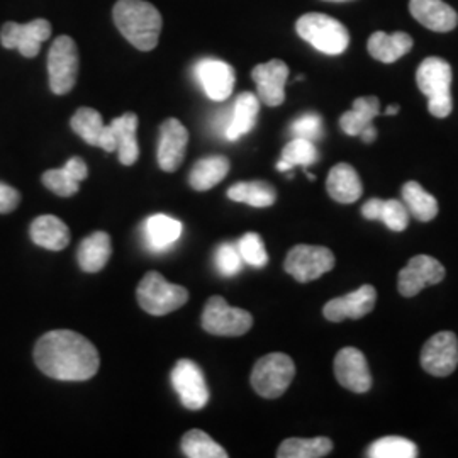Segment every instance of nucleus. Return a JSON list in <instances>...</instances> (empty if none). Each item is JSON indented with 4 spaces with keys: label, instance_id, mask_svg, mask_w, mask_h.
<instances>
[{
    "label": "nucleus",
    "instance_id": "c756f323",
    "mask_svg": "<svg viewBox=\"0 0 458 458\" xmlns=\"http://www.w3.org/2000/svg\"><path fill=\"white\" fill-rule=\"evenodd\" d=\"M380 113V102L376 96L355 98L352 111L340 117V126L348 136H360L363 130L372 126V121Z\"/></svg>",
    "mask_w": 458,
    "mask_h": 458
},
{
    "label": "nucleus",
    "instance_id": "58836bf2",
    "mask_svg": "<svg viewBox=\"0 0 458 458\" xmlns=\"http://www.w3.org/2000/svg\"><path fill=\"white\" fill-rule=\"evenodd\" d=\"M291 131L294 134V138H304L314 143L323 136V119L316 113L302 114L293 123Z\"/></svg>",
    "mask_w": 458,
    "mask_h": 458
},
{
    "label": "nucleus",
    "instance_id": "7ed1b4c3",
    "mask_svg": "<svg viewBox=\"0 0 458 458\" xmlns=\"http://www.w3.org/2000/svg\"><path fill=\"white\" fill-rule=\"evenodd\" d=\"M416 83L428 98V111L435 117H448L454 109L452 66L438 56L426 58L416 72Z\"/></svg>",
    "mask_w": 458,
    "mask_h": 458
},
{
    "label": "nucleus",
    "instance_id": "39448f33",
    "mask_svg": "<svg viewBox=\"0 0 458 458\" xmlns=\"http://www.w3.org/2000/svg\"><path fill=\"white\" fill-rule=\"evenodd\" d=\"M138 302L143 311L153 316H165L177 311L189 301L185 287L170 284L158 272H148L138 285Z\"/></svg>",
    "mask_w": 458,
    "mask_h": 458
},
{
    "label": "nucleus",
    "instance_id": "393cba45",
    "mask_svg": "<svg viewBox=\"0 0 458 458\" xmlns=\"http://www.w3.org/2000/svg\"><path fill=\"white\" fill-rule=\"evenodd\" d=\"M113 246H111V238L107 233L98 231L83 240L79 251H77V260L87 274H98L100 272L111 259Z\"/></svg>",
    "mask_w": 458,
    "mask_h": 458
},
{
    "label": "nucleus",
    "instance_id": "f257e3e1",
    "mask_svg": "<svg viewBox=\"0 0 458 458\" xmlns=\"http://www.w3.org/2000/svg\"><path fill=\"white\" fill-rule=\"evenodd\" d=\"M34 361L45 376L65 382L89 380L100 365L98 348L70 329H55L41 336L34 346Z\"/></svg>",
    "mask_w": 458,
    "mask_h": 458
},
{
    "label": "nucleus",
    "instance_id": "b1692460",
    "mask_svg": "<svg viewBox=\"0 0 458 458\" xmlns=\"http://www.w3.org/2000/svg\"><path fill=\"white\" fill-rule=\"evenodd\" d=\"M260 111V98L251 92H243L234 100L233 113H231V123H229L226 140L236 141L242 136L251 131L257 124V117Z\"/></svg>",
    "mask_w": 458,
    "mask_h": 458
},
{
    "label": "nucleus",
    "instance_id": "2f4dec72",
    "mask_svg": "<svg viewBox=\"0 0 458 458\" xmlns=\"http://www.w3.org/2000/svg\"><path fill=\"white\" fill-rule=\"evenodd\" d=\"M403 199L411 216H414L418 221H433L438 214V200L429 192H426L418 182L411 181L404 183Z\"/></svg>",
    "mask_w": 458,
    "mask_h": 458
},
{
    "label": "nucleus",
    "instance_id": "6e6552de",
    "mask_svg": "<svg viewBox=\"0 0 458 458\" xmlns=\"http://www.w3.org/2000/svg\"><path fill=\"white\" fill-rule=\"evenodd\" d=\"M253 327V316L245 310L231 308L226 299L214 295L202 312V327L216 336H242Z\"/></svg>",
    "mask_w": 458,
    "mask_h": 458
},
{
    "label": "nucleus",
    "instance_id": "f03ea898",
    "mask_svg": "<svg viewBox=\"0 0 458 458\" xmlns=\"http://www.w3.org/2000/svg\"><path fill=\"white\" fill-rule=\"evenodd\" d=\"M115 26L134 48H157L162 33V14L147 0H117L113 11Z\"/></svg>",
    "mask_w": 458,
    "mask_h": 458
},
{
    "label": "nucleus",
    "instance_id": "412c9836",
    "mask_svg": "<svg viewBox=\"0 0 458 458\" xmlns=\"http://www.w3.org/2000/svg\"><path fill=\"white\" fill-rule=\"evenodd\" d=\"M89 175V168L82 158L73 157L66 162L64 168L48 170L43 174V183L56 196L70 197L79 192L81 182Z\"/></svg>",
    "mask_w": 458,
    "mask_h": 458
},
{
    "label": "nucleus",
    "instance_id": "e433bc0d",
    "mask_svg": "<svg viewBox=\"0 0 458 458\" xmlns=\"http://www.w3.org/2000/svg\"><path fill=\"white\" fill-rule=\"evenodd\" d=\"M378 221H382L394 233H401L410 225V211L401 200H382Z\"/></svg>",
    "mask_w": 458,
    "mask_h": 458
},
{
    "label": "nucleus",
    "instance_id": "4c0bfd02",
    "mask_svg": "<svg viewBox=\"0 0 458 458\" xmlns=\"http://www.w3.org/2000/svg\"><path fill=\"white\" fill-rule=\"evenodd\" d=\"M238 251L243 262L251 267L262 268L268 262V255L259 233H246L245 236H242L238 242Z\"/></svg>",
    "mask_w": 458,
    "mask_h": 458
},
{
    "label": "nucleus",
    "instance_id": "a211bd4d",
    "mask_svg": "<svg viewBox=\"0 0 458 458\" xmlns=\"http://www.w3.org/2000/svg\"><path fill=\"white\" fill-rule=\"evenodd\" d=\"M196 75L208 98L216 102H223L233 94L236 77L233 66L213 58L200 60L196 66Z\"/></svg>",
    "mask_w": 458,
    "mask_h": 458
},
{
    "label": "nucleus",
    "instance_id": "9d476101",
    "mask_svg": "<svg viewBox=\"0 0 458 458\" xmlns=\"http://www.w3.org/2000/svg\"><path fill=\"white\" fill-rule=\"evenodd\" d=\"M51 36V24L47 19H34L28 24L5 22L0 31V43L7 49H19L26 58H34L41 45Z\"/></svg>",
    "mask_w": 458,
    "mask_h": 458
},
{
    "label": "nucleus",
    "instance_id": "473e14b6",
    "mask_svg": "<svg viewBox=\"0 0 458 458\" xmlns=\"http://www.w3.org/2000/svg\"><path fill=\"white\" fill-rule=\"evenodd\" d=\"M333 450V442L327 437L316 438H287L278 446V458H321Z\"/></svg>",
    "mask_w": 458,
    "mask_h": 458
},
{
    "label": "nucleus",
    "instance_id": "f8f14e48",
    "mask_svg": "<svg viewBox=\"0 0 458 458\" xmlns=\"http://www.w3.org/2000/svg\"><path fill=\"white\" fill-rule=\"evenodd\" d=\"M172 384L181 403L191 411L202 410L209 401V391L202 370L192 360H179L172 370Z\"/></svg>",
    "mask_w": 458,
    "mask_h": 458
},
{
    "label": "nucleus",
    "instance_id": "5701e85b",
    "mask_svg": "<svg viewBox=\"0 0 458 458\" xmlns=\"http://www.w3.org/2000/svg\"><path fill=\"white\" fill-rule=\"evenodd\" d=\"M34 245L47 248L51 251H60L70 243V229L56 216H39L31 223L30 229Z\"/></svg>",
    "mask_w": 458,
    "mask_h": 458
},
{
    "label": "nucleus",
    "instance_id": "f704fd0d",
    "mask_svg": "<svg viewBox=\"0 0 458 458\" xmlns=\"http://www.w3.org/2000/svg\"><path fill=\"white\" fill-rule=\"evenodd\" d=\"M418 454V446L403 437H384L367 450V457L370 458H414Z\"/></svg>",
    "mask_w": 458,
    "mask_h": 458
},
{
    "label": "nucleus",
    "instance_id": "4468645a",
    "mask_svg": "<svg viewBox=\"0 0 458 458\" xmlns=\"http://www.w3.org/2000/svg\"><path fill=\"white\" fill-rule=\"evenodd\" d=\"M335 377L352 393H367L372 387V374L367 359L353 346H346L335 357Z\"/></svg>",
    "mask_w": 458,
    "mask_h": 458
},
{
    "label": "nucleus",
    "instance_id": "423d86ee",
    "mask_svg": "<svg viewBox=\"0 0 458 458\" xmlns=\"http://www.w3.org/2000/svg\"><path fill=\"white\" fill-rule=\"evenodd\" d=\"M295 376L293 359L285 353H268L255 363L251 386L267 399H276L289 389Z\"/></svg>",
    "mask_w": 458,
    "mask_h": 458
},
{
    "label": "nucleus",
    "instance_id": "49530a36",
    "mask_svg": "<svg viewBox=\"0 0 458 458\" xmlns=\"http://www.w3.org/2000/svg\"><path fill=\"white\" fill-rule=\"evenodd\" d=\"M327 2H348V0H327Z\"/></svg>",
    "mask_w": 458,
    "mask_h": 458
},
{
    "label": "nucleus",
    "instance_id": "c03bdc74",
    "mask_svg": "<svg viewBox=\"0 0 458 458\" xmlns=\"http://www.w3.org/2000/svg\"><path fill=\"white\" fill-rule=\"evenodd\" d=\"M360 138L363 143H372V141L377 138V130L374 128V124H372V126H369L367 130H363V131H361Z\"/></svg>",
    "mask_w": 458,
    "mask_h": 458
},
{
    "label": "nucleus",
    "instance_id": "20e7f679",
    "mask_svg": "<svg viewBox=\"0 0 458 458\" xmlns=\"http://www.w3.org/2000/svg\"><path fill=\"white\" fill-rule=\"evenodd\" d=\"M295 31L318 51L331 56L342 55L350 45V34L344 24L319 13H310L299 17Z\"/></svg>",
    "mask_w": 458,
    "mask_h": 458
},
{
    "label": "nucleus",
    "instance_id": "79ce46f5",
    "mask_svg": "<svg viewBox=\"0 0 458 458\" xmlns=\"http://www.w3.org/2000/svg\"><path fill=\"white\" fill-rule=\"evenodd\" d=\"M380 206H382V199H370L363 204L361 208V216L369 221H378V213H380Z\"/></svg>",
    "mask_w": 458,
    "mask_h": 458
},
{
    "label": "nucleus",
    "instance_id": "ddd939ff",
    "mask_svg": "<svg viewBox=\"0 0 458 458\" xmlns=\"http://www.w3.org/2000/svg\"><path fill=\"white\" fill-rule=\"evenodd\" d=\"M445 267L433 257L418 255L399 272L397 287L404 297L420 294L426 285H437L445 278Z\"/></svg>",
    "mask_w": 458,
    "mask_h": 458
},
{
    "label": "nucleus",
    "instance_id": "a878e982",
    "mask_svg": "<svg viewBox=\"0 0 458 458\" xmlns=\"http://www.w3.org/2000/svg\"><path fill=\"white\" fill-rule=\"evenodd\" d=\"M412 48V38L406 33L387 34L377 31L369 38L367 49L372 58L382 64H394Z\"/></svg>",
    "mask_w": 458,
    "mask_h": 458
},
{
    "label": "nucleus",
    "instance_id": "aec40b11",
    "mask_svg": "<svg viewBox=\"0 0 458 458\" xmlns=\"http://www.w3.org/2000/svg\"><path fill=\"white\" fill-rule=\"evenodd\" d=\"M410 11L420 24L431 31L448 33L457 28L455 9L443 0H411Z\"/></svg>",
    "mask_w": 458,
    "mask_h": 458
},
{
    "label": "nucleus",
    "instance_id": "37998d69",
    "mask_svg": "<svg viewBox=\"0 0 458 458\" xmlns=\"http://www.w3.org/2000/svg\"><path fill=\"white\" fill-rule=\"evenodd\" d=\"M231 113H233V109H226V111H221L219 114L214 117V130H216L217 134L226 136L229 123H231Z\"/></svg>",
    "mask_w": 458,
    "mask_h": 458
},
{
    "label": "nucleus",
    "instance_id": "9b49d317",
    "mask_svg": "<svg viewBox=\"0 0 458 458\" xmlns=\"http://www.w3.org/2000/svg\"><path fill=\"white\" fill-rule=\"evenodd\" d=\"M458 365V338L452 331L431 336L421 350V367L435 377H448Z\"/></svg>",
    "mask_w": 458,
    "mask_h": 458
},
{
    "label": "nucleus",
    "instance_id": "f3484780",
    "mask_svg": "<svg viewBox=\"0 0 458 458\" xmlns=\"http://www.w3.org/2000/svg\"><path fill=\"white\" fill-rule=\"evenodd\" d=\"M189 131L179 119H166L160 126L158 165L165 172H175L185 158Z\"/></svg>",
    "mask_w": 458,
    "mask_h": 458
},
{
    "label": "nucleus",
    "instance_id": "cd10ccee",
    "mask_svg": "<svg viewBox=\"0 0 458 458\" xmlns=\"http://www.w3.org/2000/svg\"><path fill=\"white\" fill-rule=\"evenodd\" d=\"M182 229L181 221L165 214H155L145 223L147 245L155 251H164L181 238Z\"/></svg>",
    "mask_w": 458,
    "mask_h": 458
},
{
    "label": "nucleus",
    "instance_id": "7c9ffc66",
    "mask_svg": "<svg viewBox=\"0 0 458 458\" xmlns=\"http://www.w3.org/2000/svg\"><path fill=\"white\" fill-rule=\"evenodd\" d=\"M228 197L251 208H270L277 200L276 189L263 181L240 182L228 189Z\"/></svg>",
    "mask_w": 458,
    "mask_h": 458
},
{
    "label": "nucleus",
    "instance_id": "dca6fc26",
    "mask_svg": "<svg viewBox=\"0 0 458 458\" xmlns=\"http://www.w3.org/2000/svg\"><path fill=\"white\" fill-rule=\"evenodd\" d=\"M377 291L372 285H361L360 289L336 297L327 302L323 314L327 321L340 323L344 319H360L376 308Z\"/></svg>",
    "mask_w": 458,
    "mask_h": 458
},
{
    "label": "nucleus",
    "instance_id": "0eeeda50",
    "mask_svg": "<svg viewBox=\"0 0 458 458\" xmlns=\"http://www.w3.org/2000/svg\"><path fill=\"white\" fill-rule=\"evenodd\" d=\"M49 89L56 96H65L77 82L79 49L70 36L53 41L48 53Z\"/></svg>",
    "mask_w": 458,
    "mask_h": 458
},
{
    "label": "nucleus",
    "instance_id": "a19ab883",
    "mask_svg": "<svg viewBox=\"0 0 458 458\" xmlns=\"http://www.w3.org/2000/svg\"><path fill=\"white\" fill-rule=\"evenodd\" d=\"M21 202V194L14 187L0 182V214L13 213Z\"/></svg>",
    "mask_w": 458,
    "mask_h": 458
},
{
    "label": "nucleus",
    "instance_id": "c9c22d12",
    "mask_svg": "<svg viewBox=\"0 0 458 458\" xmlns=\"http://www.w3.org/2000/svg\"><path fill=\"white\" fill-rule=\"evenodd\" d=\"M318 158H319V155H318V149L312 141L304 140V138H294L282 149L280 160L294 168L297 165L310 166V165L316 164Z\"/></svg>",
    "mask_w": 458,
    "mask_h": 458
},
{
    "label": "nucleus",
    "instance_id": "72a5a7b5",
    "mask_svg": "<svg viewBox=\"0 0 458 458\" xmlns=\"http://www.w3.org/2000/svg\"><path fill=\"white\" fill-rule=\"evenodd\" d=\"M182 452L191 458H228V452L200 429H191L183 435Z\"/></svg>",
    "mask_w": 458,
    "mask_h": 458
},
{
    "label": "nucleus",
    "instance_id": "6ab92c4d",
    "mask_svg": "<svg viewBox=\"0 0 458 458\" xmlns=\"http://www.w3.org/2000/svg\"><path fill=\"white\" fill-rule=\"evenodd\" d=\"M72 130L92 147L102 148L107 153L115 151V141L111 126L104 124L102 115L96 109L81 107L72 117Z\"/></svg>",
    "mask_w": 458,
    "mask_h": 458
},
{
    "label": "nucleus",
    "instance_id": "a18cd8bd",
    "mask_svg": "<svg viewBox=\"0 0 458 458\" xmlns=\"http://www.w3.org/2000/svg\"><path fill=\"white\" fill-rule=\"evenodd\" d=\"M397 113H399V106H389L387 111H386L387 115H395Z\"/></svg>",
    "mask_w": 458,
    "mask_h": 458
},
{
    "label": "nucleus",
    "instance_id": "4be33fe9",
    "mask_svg": "<svg viewBox=\"0 0 458 458\" xmlns=\"http://www.w3.org/2000/svg\"><path fill=\"white\" fill-rule=\"evenodd\" d=\"M327 194L340 204H353L363 194V185L357 170L348 164L335 165L327 181Z\"/></svg>",
    "mask_w": 458,
    "mask_h": 458
},
{
    "label": "nucleus",
    "instance_id": "ea45409f",
    "mask_svg": "<svg viewBox=\"0 0 458 458\" xmlns=\"http://www.w3.org/2000/svg\"><path fill=\"white\" fill-rule=\"evenodd\" d=\"M243 265V259L238 251V246L233 245H221L216 251V267L217 270L226 276V277H233L242 270Z\"/></svg>",
    "mask_w": 458,
    "mask_h": 458
},
{
    "label": "nucleus",
    "instance_id": "1a4fd4ad",
    "mask_svg": "<svg viewBox=\"0 0 458 458\" xmlns=\"http://www.w3.org/2000/svg\"><path fill=\"white\" fill-rule=\"evenodd\" d=\"M335 255L327 246L297 245L287 253L284 268L297 282H311L333 270Z\"/></svg>",
    "mask_w": 458,
    "mask_h": 458
},
{
    "label": "nucleus",
    "instance_id": "c85d7f7f",
    "mask_svg": "<svg viewBox=\"0 0 458 458\" xmlns=\"http://www.w3.org/2000/svg\"><path fill=\"white\" fill-rule=\"evenodd\" d=\"M229 172V160L226 157L221 155H214L199 160L189 175V182L192 185V189L197 192H206L209 189H213L214 185H217L223 181Z\"/></svg>",
    "mask_w": 458,
    "mask_h": 458
},
{
    "label": "nucleus",
    "instance_id": "2eb2a0df",
    "mask_svg": "<svg viewBox=\"0 0 458 458\" xmlns=\"http://www.w3.org/2000/svg\"><path fill=\"white\" fill-rule=\"evenodd\" d=\"M251 77L257 83L259 98L268 107H277L285 100V83L289 79V66L282 60H270L262 65H257L251 72Z\"/></svg>",
    "mask_w": 458,
    "mask_h": 458
},
{
    "label": "nucleus",
    "instance_id": "bb28decb",
    "mask_svg": "<svg viewBox=\"0 0 458 458\" xmlns=\"http://www.w3.org/2000/svg\"><path fill=\"white\" fill-rule=\"evenodd\" d=\"M109 126H111V131L114 136L119 162L126 166L136 164V160L140 157V148H138V140H136L138 115L134 113H126V114L114 119Z\"/></svg>",
    "mask_w": 458,
    "mask_h": 458
}]
</instances>
